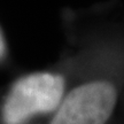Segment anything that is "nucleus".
I'll use <instances>...</instances> for the list:
<instances>
[{
    "label": "nucleus",
    "instance_id": "f03ea898",
    "mask_svg": "<svg viewBox=\"0 0 124 124\" xmlns=\"http://www.w3.org/2000/svg\"><path fill=\"white\" fill-rule=\"evenodd\" d=\"M5 54H6V41H5L2 32L0 30V60L5 56Z\"/></svg>",
    "mask_w": 124,
    "mask_h": 124
},
{
    "label": "nucleus",
    "instance_id": "f257e3e1",
    "mask_svg": "<svg viewBox=\"0 0 124 124\" xmlns=\"http://www.w3.org/2000/svg\"><path fill=\"white\" fill-rule=\"evenodd\" d=\"M67 91L66 77L38 71L15 80L0 106V124H35L58 109Z\"/></svg>",
    "mask_w": 124,
    "mask_h": 124
}]
</instances>
